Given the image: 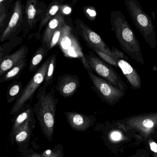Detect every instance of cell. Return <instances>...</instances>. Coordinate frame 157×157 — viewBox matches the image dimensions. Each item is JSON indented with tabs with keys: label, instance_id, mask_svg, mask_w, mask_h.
I'll return each instance as SVG.
<instances>
[{
	"label": "cell",
	"instance_id": "cell-1",
	"mask_svg": "<svg viewBox=\"0 0 157 157\" xmlns=\"http://www.w3.org/2000/svg\"><path fill=\"white\" fill-rule=\"evenodd\" d=\"M110 24L112 30L124 52L138 63L144 64L140 41L121 11L111 12Z\"/></svg>",
	"mask_w": 157,
	"mask_h": 157
},
{
	"label": "cell",
	"instance_id": "cell-2",
	"mask_svg": "<svg viewBox=\"0 0 157 157\" xmlns=\"http://www.w3.org/2000/svg\"><path fill=\"white\" fill-rule=\"evenodd\" d=\"M58 99L53 88L48 90L41 87L38 90L35 109L43 134L51 141L54 128L55 115Z\"/></svg>",
	"mask_w": 157,
	"mask_h": 157
},
{
	"label": "cell",
	"instance_id": "cell-3",
	"mask_svg": "<svg viewBox=\"0 0 157 157\" xmlns=\"http://www.w3.org/2000/svg\"><path fill=\"white\" fill-rule=\"evenodd\" d=\"M127 11L136 28L150 48L156 47L155 28L151 18L143 10L137 0H125Z\"/></svg>",
	"mask_w": 157,
	"mask_h": 157
},
{
	"label": "cell",
	"instance_id": "cell-4",
	"mask_svg": "<svg viewBox=\"0 0 157 157\" xmlns=\"http://www.w3.org/2000/svg\"><path fill=\"white\" fill-rule=\"evenodd\" d=\"M137 135L141 143L153 137L157 131V112L134 115L117 122Z\"/></svg>",
	"mask_w": 157,
	"mask_h": 157
},
{
	"label": "cell",
	"instance_id": "cell-5",
	"mask_svg": "<svg viewBox=\"0 0 157 157\" xmlns=\"http://www.w3.org/2000/svg\"><path fill=\"white\" fill-rule=\"evenodd\" d=\"M72 27L66 23L58 45L64 56L71 59H79L86 69L90 68Z\"/></svg>",
	"mask_w": 157,
	"mask_h": 157
},
{
	"label": "cell",
	"instance_id": "cell-6",
	"mask_svg": "<svg viewBox=\"0 0 157 157\" xmlns=\"http://www.w3.org/2000/svg\"><path fill=\"white\" fill-rule=\"evenodd\" d=\"M85 57L90 69L99 77L109 82L123 92H125L128 89V87L118 73L108 64L102 61L91 52L85 55Z\"/></svg>",
	"mask_w": 157,
	"mask_h": 157
},
{
	"label": "cell",
	"instance_id": "cell-7",
	"mask_svg": "<svg viewBox=\"0 0 157 157\" xmlns=\"http://www.w3.org/2000/svg\"><path fill=\"white\" fill-rule=\"evenodd\" d=\"M50 56L40 66L30 81L24 88L21 96L18 99L13 106L11 113L15 114L18 112L27 101L32 98L37 90L44 83L50 61Z\"/></svg>",
	"mask_w": 157,
	"mask_h": 157
},
{
	"label": "cell",
	"instance_id": "cell-8",
	"mask_svg": "<svg viewBox=\"0 0 157 157\" xmlns=\"http://www.w3.org/2000/svg\"><path fill=\"white\" fill-rule=\"evenodd\" d=\"M48 6L43 1L28 0L25 5L23 23V37H26L36 25L40 22L48 10Z\"/></svg>",
	"mask_w": 157,
	"mask_h": 157
},
{
	"label": "cell",
	"instance_id": "cell-9",
	"mask_svg": "<svg viewBox=\"0 0 157 157\" xmlns=\"http://www.w3.org/2000/svg\"><path fill=\"white\" fill-rule=\"evenodd\" d=\"M25 8V5L22 0L13 2L10 19L6 27L0 35V42L14 39L22 32Z\"/></svg>",
	"mask_w": 157,
	"mask_h": 157
},
{
	"label": "cell",
	"instance_id": "cell-10",
	"mask_svg": "<svg viewBox=\"0 0 157 157\" xmlns=\"http://www.w3.org/2000/svg\"><path fill=\"white\" fill-rule=\"evenodd\" d=\"M98 94L109 104L113 105L125 95V92L113 85L109 82L96 75L90 68L86 69Z\"/></svg>",
	"mask_w": 157,
	"mask_h": 157
},
{
	"label": "cell",
	"instance_id": "cell-11",
	"mask_svg": "<svg viewBox=\"0 0 157 157\" xmlns=\"http://www.w3.org/2000/svg\"><path fill=\"white\" fill-rule=\"evenodd\" d=\"M75 24V32L86 41L88 48H96L114 57L111 49H110L98 33L80 19H76Z\"/></svg>",
	"mask_w": 157,
	"mask_h": 157
},
{
	"label": "cell",
	"instance_id": "cell-12",
	"mask_svg": "<svg viewBox=\"0 0 157 157\" xmlns=\"http://www.w3.org/2000/svg\"><path fill=\"white\" fill-rule=\"evenodd\" d=\"M80 86L79 78L76 75H63L58 77L56 89L64 98L72 96Z\"/></svg>",
	"mask_w": 157,
	"mask_h": 157
},
{
	"label": "cell",
	"instance_id": "cell-13",
	"mask_svg": "<svg viewBox=\"0 0 157 157\" xmlns=\"http://www.w3.org/2000/svg\"><path fill=\"white\" fill-rule=\"evenodd\" d=\"M28 51V47L22 45L14 52L5 57L0 64V78L19 62L26 59Z\"/></svg>",
	"mask_w": 157,
	"mask_h": 157
},
{
	"label": "cell",
	"instance_id": "cell-14",
	"mask_svg": "<svg viewBox=\"0 0 157 157\" xmlns=\"http://www.w3.org/2000/svg\"><path fill=\"white\" fill-rule=\"evenodd\" d=\"M118 66L127 79L130 87L133 90L140 89L141 88V79L140 76L135 68L125 60H118Z\"/></svg>",
	"mask_w": 157,
	"mask_h": 157
},
{
	"label": "cell",
	"instance_id": "cell-15",
	"mask_svg": "<svg viewBox=\"0 0 157 157\" xmlns=\"http://www.w3.org/2000/svg\"><path fill=\"white\" fill-rule=\"evenodd\" d=\"M66 23L64 16L60 12H59L46 26V28L41 36V43L48 45L54 32Z\"/></svg>",
	"mask_w": 157,
	"mask_h": 157
},
{
	"label": "cell",
	"instance_id": "cell-16",
	"mask_svg": "<svg viewBox=\"0 0 157 157\" xmlns=\"http://www.w3.org/2000/svg\"><path fill=\"white\" fill-rule=\"evenodd\" d=\"M64 4L63 0H54L48 6V10L43 18L40 23L38 29L34 35V37L39 39L41 37L40 33L43 28L47 26L49 22L59 12H60L62 6Z\"/></svg>",
	"mask_w": 157,
	"mask_h": 157
},
{
	"label": "cell",
	"instance_id": "cell-17",
	"mask_svg": "<svg viewBox=\"0 0 157 157\" xmlns=\"http://www.w3.org/2000/svg\"><path fill=\"white\" fill-rule=\"evenodd\" d=\"M67 120L72 128L79 131L86 130L91 124L89 117L75 112L65 113Z\"/></svg>",
	"mask_w": 157,
	"mask_h": 157
},
{
	"label": "cell",
	"instance_id": "cell-18",
	"mask_svg": "<svg viewBox=\"0 0 157 157\" xmlns=\"http://www.w3.org/2000/svg\"><path fill=\"white\" fill-rule=\"evenodd\" d=\"M27 59H24L20 61L14 67L8 70L0 78V84L4 82H9L11 80L19 79L20 75L26 67Z\"/></svg>",
	"mask_w": 157,
	"mask_h": 157
},
{
	"label": "cell",
	"instance_id": "cell-19",
	"mask_svg": "<svg viewBox=\"0 0 157 157\" xmlns=\"http://www.w3.org/2000/svg\"><path fill=\"white\" fill-rule=\"evenodd\" d=\"M49 51L47 44H42V45L35 52L30 60L29 66V72H34L38 69L40 64L47 56Z\"/></svg>",
	"mask_w": 157,
	"mask_h": 157
},
{
	"label": "cell",
	"instance_id": "cell-20",
	"mask_svg": "<svg viewBox=\"0 0 157 157\" xmlns=\"http://www.w3.org/2000/svg\"><path fill=\"white\" fill-rule=\"evenodd\" d=\"M22 83L21 81L14 80L8 86L6 92L7 101L12 102L17 100L21 96L24 90Z\"/></svg>",
	"mask_w": 157,
	"mask_h": 157
},
{
	"label": "cell",
	"instance_id": "cell-21",
	"mask_svg": "<svg viewBox=\"0 0 157 157\" xmlns=\"http://www.w3.org/2000/svg\"><path fill=\"white\" fill-rule=\"evenodd\" d=\"M13 2L12 0H7L5 3L0 6V35L6 27L10 19L12 13L10 8Z\"/></svg>",
	"mask_w": 157,
	"mask_h": 157
},
{
	"label": "cell",
	"instance_id": "cell-22",
	"mask_svg": "<svg viewBox=\"0 0 157 157\" xmlns=\"http://www.w3.org/2000/svg\"><path fill=\"white\" fill-rule=\"evenodd\" d=\"M22 41V37H18L0 45V64L4 58L10 54V53L14 48L21 44Z\"/></svg>",
	"mask_w": 157,
	"mask_h": 157
},
{
	"label": "cell",
	"instance_id": "cell-23",
	"mask_svg": "<svg viewBox=\"0 0 157 157\" xmlns=\"http://www.w3.org/2000/svg\"><path fill=\"white\" fill-rule=\"evenodd\" d=\"M51 59L47 71V74L42 86L46 88L52 85L54 77V71L56 65L57 54H54L50 56Z\"/></svg>",
	"mask_w": 157,
	"mask_h": 157
},
{
	"label": "cell",
	"instance_id": "cell-24",
	"mask_svg": "<svg viewBox=\"0 0 157 157\" xmlns=\"http://www.w3.org/2000/svg\"><path fill=\"white\" fill-rule=\"evenodd\" d=\"M29 118L18 129L15 133V139L17 142H23L27 139L30 133Z\"/></svg>",
	"mask_w": 157,
	"mask_h": 157
},
{
	"label": "cell",
	"instance_id": "cell-25",
	"mask_svg": "<svg viewBox=\"0 0 157 157\" xmlns=\"http://www.w3.org/2000/svg\"><path fill=\"white\" fill-rule=\"evenodd\" d=\"M31 110L30 109L26 110L25 111L21 113L16 120L13 128L14 134H15L18 129L30 118Z\"/></svg>",
	"mask_w": 157,
	"mask_h": 157
},
{
	"label": "cell",
	"instance_id": "cell-26",
	"mask_svg": "<svg viewBox=\"0 0 157 157\" xmlns=\"http://www.w3.org/2000/svg\"><path fill=\"white\" fill-rule=\"evenodd\" d=\"M90 49H91L93 51L95 52L96 53L98 54V55L101 58L104 60L107 64H108L110 65H113V66H115L116 68H119L118 66V63H117V61L118 60L115 59L114 57L107 53H105L96 48H92V47H90Z\"/></svg>",
	"mask_w": 157,
	"mask_h": 157
},
{
	"label": "cell",
	"instance_id": "cell-27",
	"mask_svg": "<svg viewBox=\"0 0 157 157\" xmlns=\"http://www.w3.org/2000/svg\"><path fill=\"white\" fill-rule=\"evenodd\" d=\"M64 25L58 29L57 30H56L54 32L53 35H52L50 41L49 43H48V45L50 50L52 49L53 47H55L56 45H58V43H59L60 39L61 37L63 30V28Z\"/></svg>",
	"mask_w": 157,
	"mask_h": 157
},
{
	"label": "cell",
	"instance_id": "cell-28",
	"mask_svg": "<svg viewBox=\"0 0 157 157\" xmlns=\"http://www.w3.org/2000/svg\"><path fill=\"white\" fill-rule=\"evenodd\" d=\"M148 151L153 157H157V143L153 137H150L144 142Z\"/></svg>",
	"mask_w": 157,
	"mask_h": 157
},
{
	"label": "cell",
	"instance_id": "cell-29",
	"mask_svg": "<svg viewBox=\"0 0 157 157\" xmlns=\"http://www.w3.org/2000/svg\"><path fill=\"white\" fill-rule=\"evenodd\" d=\"M82 9L85 15L89 20L93 21L96 19L97 13L96 9L93 6H83Z\"/></svg>",
	"mask_w": 157,
	"mask_h": 157
},
{
	"label": "cell",
	"instance_id": "cell-30",
	"mask_svg": "<svg viewBox=\"0 0 157 157\" xmlns=\"http://www.w3.org/2000/svg\"><path fill=\"white\" fill-rule=\"evenodd\" d=\"M111 49L113 53V56L115 59H117V60H125V61L129 60V58L123 52L121 51L117 48L113 47Z\"/></svg>",
	"mask_w": 157,
	"mask_h": 157
},
{
	"label": "cell",
	"instance_id": "cell-31",
	"mask_svg": "<svg viewBox=\"0 0 157 157\" xmlns=\"http://www.w3.org/2000/svg\"><path fill=\"white\" fill-rule=\"evenodd\" d=\"M150 154L147 149H140L136 151V154L130 157H150Z\"/></svg>",
	"mask_w": 157,
	"mask_h": 157
},
{
	"label": "cell",
	"instance_id": "cell-32",
	"mask_svg": "<svg viewBox=\"0 0 157 157\" xmlns=\"http://www.w3.org/2000/svg\"><path fill=\"white\" fill-rule=\"evenodd\" d=\"M60 12L63 15H68L72 12V7L68 4H63L61 9Z\"/></svg>",
	"mask_w": 157,
	"mask_h": 157
},
{
	"label": "cell",
	"instance_id": "cell-33",
	"mask_svg": "<svg viewBox=\"0 0 157 157\" xmlns=\"http://www.w3.org/2000/svg\"><path fill=\"white\" fill-rule=\"evenodd\" d=\"M53 154V152L51 150H48L45 151L42 154L41 157H51Z\"/></svg>",
	"mask_w": 157,
	"mask_h": 157
},
{
	"label": "cell",
	"instance_id": "cell-34",
	"mask_svg": "<svg viewBox=\"0 0 157 157\" xmlns=\"http://www.w3.org/2000/svg\"><path fill=\"white\" fill-rule=\"evenodd\" d=\"M61 152L60 150H58L55 152H53V154L51 157H61Z\"/></svg>",
	"mask_w": 157,
	"mask_h": 157
},
{
	"label": "cell",
	"instance_id": "cell-35",
	"mask_svg": "<svg viewBox=\"0 0 157 157\" xmlns=\"http://www.w3.org/2000/svg\"><path fill=\"white\" fill-rule=\"evenodd\" d=\"M7 0H0V6L6 2Z\"/></svg>",
	"mask_w": 157,
	"mask_h": 157
},
{
	"label": "cell",
	"instance_id": "cell-36",
	"mask_svg": "<svg viewBox=\"0 0 157 157\" xmlns=\"http://www.w3.org/2000/svg\"><path fill=\"white\" fill-rule=\"evenodd\" d=\"M30 157H41V156L37 154H34L32 155Z\"/></svg>",
	"mask_w": 157,
	"mask_h": 157
},
{
	"label": "cell",
	"instance_id": "cell-37",
	"mask_svg": "<svg viewBox=\"0 0 157 157\" xmlns=\"http://www.w3.org/2000/svg\"><path fill=\"white\" fill-rule=\"evenodd\" d=\"M152 17H153V19H155V13L154 11H152Z\"/></svg>",
	"mask_w": 157,
	"mask_h": 157
},
{
	"label": "cell",
	"instance_id": "cell-38",
	"mask_svg": "<svg viewBox=\"0 0 157 157\" xmlns=\"http://www.w3.org/2000/svg\"><path fill=\"white\" fill-rule=\"evenodd\" d=\"M153 138H154L155 140H157V131L155 133V135H154V136H153Z\"/></svg>",
	"mask_w": 157,
	"mask_h": 157
}]
</instances>
